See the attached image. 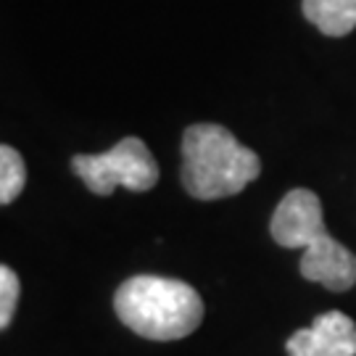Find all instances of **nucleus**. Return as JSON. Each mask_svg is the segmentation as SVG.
I'll return each mask as SVG.
<instances>
[{
  "instance_id": "obj_1",
  "label": "nucleus",
  "mask_w": 356,
  "mask_h": 356,
  "mask_svg": "<svg viewBox=\"0 0 356 356\" xmlns=\"http://www.w3.org/2000/svg\"><path fill=\"white\" fill-rule=\"evenodd\" d=\"M269 232L282 248H304L301 275L327 291L343 293L356 282V256L325 229V216L317 193L296 188L282 198Z\"/></svg>"
},
{
  "instance_id": "obj_2",
  "label": "nucleus",
  "mask_w": 356,
  "mask_h": 356,
  "mask_svg": "<svg viewBox=\"0 0 356 356\" xmlns=\"http://www.w3.org/2000/svg\"><path fill=\"white\" fill-rule=\"evenodd\" d=\"M261 172L251 148L222 124H193L182 135V185L198 201L238 195Z\"/></svg>"
},
{
  "instance_id": "obj_3",
  "label": "nucleus",
  "mask_w": 356,
  "mask_h": 356,
  "mask_svg": "<svg viewBox=\"0 0 356 356\" xmlns=\"http://www.w3.org/2000/svg\"><path fill=\"white\" fill-rule=\"evenodd\" d=\"M119 319L148 341L188 338L204 319V301L188 282L138 275L119 285L114 296Z\"/></svg>"
},
{
  "instance_id": "obj_4",
  "label": "nucleus",
  "mask_w": 356,
  "mask_h": 356,
  "mask_svg": "<svg viewBox=\"0 0 356 356\" xmlns=\"http://www.w3.org/2000/svg\"><path fill=\"white\" fill-rule=\"evenodd\" d=\"M72 169L95 195H111L119 185L145 193L159 182V164L140 138H122L111 151L98 156H74Z\"/></svg>"
},
{
  "instance_id": "obj_5",
  "label": "nucleus",
  "mask_w": 356,
  "mask_h": 356,
  "mask_svg": "<svg viewBox=\"0 0 356 356\" xmlns=\"http://www.w3.org/2000/svg\"><path fill=\"white\" fill-rule=\"evenodd\" d=\"M291 356H356V325L343 312L319 314L312 327L288 338Z\"/></svg>"
},
{
  "instance_id": "obj_6",
  "label": "nucleus",
  "mask_w": 356,
  "mask_h": 356,
  "mask_svg": "<svg viewBox=\"0 0 356 356\" xmlns=\"http://www.w3.org/2000/svg\"><path fill=\"white\" fill-rule=\"evenodd\" d=\"M304 16L327 38H343L356 26V0H304Z\"/></svg>"
},
{
  "instance_id": "obj_7",
  "label": "nucleus",
  "mask_w": 356,
  "mask_h": 356,
  "mask_svg": "<svg viewBox=\"0 0 356 356\" xmlns=\"http://www.w3.org/2000/svg\"><path fill=\"white\" fill-rule=\"evenodd\" d=\"M26 185V164L22 153L0 143V204L16 201Z\"/></svg>"
},
{
  "instance_id": "obj_8",
  "label": "nucleus",
  "mask_w": 356,
  "mask_h": 356,
  "mask_svg": "<svg viewBox=\"0 0 356 356\" xmlns=\"http://www.w3.org/2000/svg\"><path fill=\"white\" fill-rule=\"evenodd\" d=\"M19 293H22L19 275L11 267L0 264V330H6L13 322L16 304H19Z\"/></svg>"
}]
</instances>
